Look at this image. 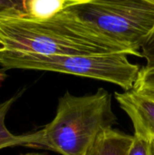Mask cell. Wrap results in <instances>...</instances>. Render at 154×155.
Returning <instances> with one entry per match:
<instances>
[{"instance_id":"obj_10","label":"cell","mask_w":154,"mask_h":155,"mask_svg":"<svg viewBox=\"0 0 154 155\" xmlns=\"http://www.w3.org/2000/svg\"><path fill=\"white\" fill-rule=\"evenodd\" d=\"M133 89L154 93V68L149 69L143 66L141 67Z\"/></svg>"},{"instance_id":"obj_15","label":"cell","mask_w":154,"mask_h":155,"mask_svg":"<svg viewBox=\"0 0 154 155\" xmlns=\"http://www.w3.org/2000/svg\"><path fill=\"white\" fill-rule=\"evenodd\" d=\"M149 1H152V2H154V0H149Z\"/></svg>"},{"instance_id":"obj_2","label":"cell","mask_w":154,"mask_h":155,"mask_svg":"<svg viewBox=\"0 0 154 155\" xmlns=\"http://www.w3.org/2000/svg\"><path fill=\"white\" fill-rule=\"evenodd\" d=\"M118 123L112 94L104 88L82 96L66 92L58 99L56 114L42 129L27 134L25 147L62 155H84L103 131Z\"/></svg>"},{"instance_id":"obj_1","label":"cell","mask_w":154,"mask_h":155,"mask_svg":"<svg viewBox=\"0 0 154 155\" xmlns=\"http://www.w3.org/2000/svg\"><path fill=\"white\" fill-rule=\"evenodd\" d=\"M136 54L101 33L65 7L54 16L0 18V60L27 54L68 55Z\"/></svg>"},{"instance_id":"obj_11","label":"cell","mask_w":154,"mask_h":155,"mask_svg":"<svg viewBox=\"0 0 154 155\" xmlns=\"http://www.w3.org/2000/svg\"><path fill=\"white\" fill-rule=\"evenodd\" d=\"M133 143L128 155H152L151 141L140 138L133 134Z\"/></svg>"},{"instance_id":"obj_13","label":"cell","mask_w":154,"mask_h":155,"mask_svg":"<svg viewBox=\"0 0 154 155\" xmlns=\"http://www.w3.org/2000/svg\"><path fill=\"white\" fill-rule=\"evenodd\" d=\"M151 151H152V155H154V138L151 140Z\"/></svg>"},{"instance_id":"obj_12","label":"cell","mask_w":154,"mask_h":155,"mask_svg":"<svg viewBox=\"0 0 154 155\" xmlns=\"http://www.w3.org/2000/svg\"><path fill=\"white\" fill-rule=\"evenodd\" d=\"M142 56L146 60V64L143 65L145 68H154V35L142 47Z\"/></svg>"},{"instance_id":"obj_8","label":"cell","mask_w":154,"mask_h":155,"mask_svg":"<svg viewBox=\"0 0 154 155\" xmlns=\"http://www.w3.org/2000/svg\"><path fill=\"white\" fill-rule=\"evenodd\" d=\"M66 3L67 0H31L28 16L38 19L53 17L65 7Z\"/></svg>"},{"instance_id":"obj_9","label":"cell","mask_w":154,"mask_h":155,"mask_svg":"<svg viewBox=\"0 0 154 155\" xmlns=\"http://www.w3.org/2000/svg\"><path fill=\"white\" fill-rule=\"evenodd\" d=\"M31 0H0V18L28 16Z\"/></svg>"},{"instance_id":"obj_6","label":"cell","mask_w":154,"mask_h":155,"mask_svg":"<svg viewBox=\"0 0 154 155\" xmlns=\"http://www.w3.org/2000/svg\"><path fill=\"white\" fill-rule=\"evenodd\" d=\"M133 138L122 131L106 129L99 134L84 155H128Z\"/></svg>"},{"instance_id":"obj_7","label":"cell","mask_w":154,"mask_h":155,"mask_svg":"<svg viewBox=\"0 0 154 155\" xmlns=\"http://www.w3.org/2000/svg\"><path fill=\"white\" fill-rule=\"evenodd\" d=\"M19 96L20 94H17L4 102H0V150L13 146H26L27 144L28 134L15 135L5 126L6 114Z\"/></svg>"},{"instance_id":"obj_4","label":"cell","mask_w":154,"mask_h":155,"mask_svg":"<svg viewBox=\"0 0 154 155\" xmlns=\"http://www.w3.org/2000/svg\"><path fill=\"white\" fill-rule=\"evenodd\" d=\"M125 53L107 54L37 55L27 54L0 60L7 69L56 72L104 81L128 91L133 88L141 66L129 61Z\"/></svg>"},{"instance_id":"obj_14","label":"cell","mask_w":154,"mask_h":155,"mask_svg":"<svg viewBox=\"0 0 154 155\" xmlns=\"http://www.w3.org/2000/svg\"><path fill=\"white\" fill-rule=\"evenodd\" d=\"M20 155H45L42 154V153H22Z\"/></svg>"},{"instance_id":"obj_3","label":"cell","mask_w":154,"mask_h":155,"mask_svg":"<svg viewBox=\"0 0 154 155\" xmlns=\"http://www.w3.org/2000/svg\"><path fill=\"white\" fill-rule=\"evenodd\" d=\"M66 6L87 24L130 47H142L154 35V2L149 0H67Z\"/></svg>"},{"instance_id":"obj_5","label":"cell","mask_w":154,"mask_h":155,"mask_svg":"<svg viewBox=\"0 0 154 155\" xmlns=\"http://www.w3.org/2000/svg\"><path fill=\"white\" fill-rule=\"evenodd\" d=\"M120 107L131 119L134 135L143 139L154 138V93L131 89L115 93Z\"/></svg>"}]
</instances>
